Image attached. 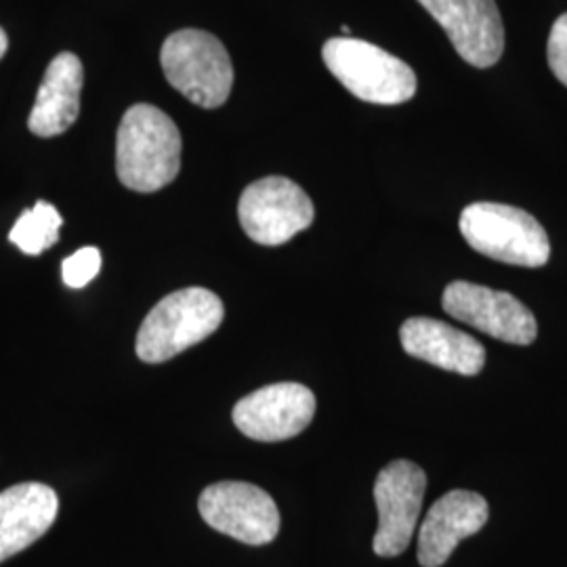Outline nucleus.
<instances>
[{
  "mask_svg": "<svg viewBox=\"0 0 567 567\" xmlns=\"http://www.w3.org/2000/svg\"><path fill=\"white\" fill-rule=\"evenodd\" d=\"M221 299L200 286L171 292L145 316L137 332V355L145 364H163L208 339L221 322Z\"/></svg>",
  "mask_w": 567,
  "mask_h": 567,
  "instance_id": "obj_2",
  "label": "nucleus"
},
{
  "mask_svg": "<svg viewBox=\"0 0 567 567\" xmlns=\"http://www.w3.org/2000/svg\"><path fill=\"white\" fill-rule=\"evenodd\" d=\"M58 511L60 498L44 484H18L0 492V564L42 538Z\"/></svg>",
  "mask_w": 567,
  "mask_h": 567,
  "instance_id": "obj_14",
  "label": "nucleus"
},
{
  "mask_svg": "<svg viewBox=\"0 0 567 567\" xmlns=\"http://www.w3.org/2000/svg\"><path fill=\"white\" fill-rule=\"evenodd\" d=\"M198 508L213 529L250 547L269 545L280 532V511L274 498L252 484H213L200 494Z\"/></svg>",
  "mask_w": 567,
  "mask_h": 567,
  "instance_id": "obj_7",
  "label": "nucleus"
},
{
  "mask_svg": "<svg viewBox=\"0 0 567 567\" xmlns=\"http://www.w3.org/2000/svg\"><path fill=\"white\" fill-rule=\"evenodd\" d=\"M164 76L185 100L213 110L227 102L234 65L224 42L204 30H179L161 51Z\"/></svg>",
  "mask_w": 567,
  "mask_h": 567,
  "instance_id": "obj_5",
  "label": "nucleus"
},
{
  "mask_svg": "<svg viewBox=\"0 0 567 567\" xmlns=\"http://www.w3.org/2000/svg\"><path fill=\"white\" fill-rule=\"evenodd\" d=\"M447 316L503 343L532 344L538 334L534 313L517 297L471 282L447 284L442 297Z\"/></svg>",
  "mask_w": 567,
  "mask_h": 567,
  "instance_id": "obj_9",
  "label": "nucleus"
},
{
  "mask_svg": "<svg viewBox=\"0 0 567 567\" xmlns=\"http://www.w3.org/2000/svg\"><path fill=\"white\" fill-rule=\"evenodd\" d=\"M425 487V471L410 461H393L379 473L374 484L379 508L374 553L379 557H398L408 548L419 526Z\"/></svg>",
  "mask_w": 567,
  "mask_h": 567,
  "instance_id": "obj_8",
  "label": "nucleus"
},
{
  "mask_svg": "<svg viewBox=\"0 0 567 567\" xmlns=\"http://www.w3.org/2000/svg\"><path fill=\"white\" fill-rule=\"evenodd\" d=\"M326 68L358 100L400 105L416 93V74L405 61L360 39H330L322 47Z\"/></svg>",
  "mask_w": 567,
  "mask_h": 567,
  "instance_id": "obj_3",
  "label": "nucleus"
},
{
  "mask_svg": "<svg viewBox=\"0 0 567 567\" xmlns=\"http://www.w3.org/2000/svg\"><path fill=\"white\" fill-rule=\"evenodd\" d=\"M7 49H9V39H7V34H4V30L0 28V60L4 58Z\"/></svg>",
  "mask_w": 567,
  "mask_h": 567,
  "instance_id": "obj_19",
  "label": "nucleus"
},
{
  "mask_svg": "<svg viewBox=\"0 0 567 567\" xmlns=\"http://www.w3.org/2000/svg\"><path fill=\"white\" fill-rule=\"evenodd\" d=\"M182 133L163 110L137 103L122 116L116 137V173L124 187L152 194L175 182L182 168Z\"/></svg>",
  "mask_w": 567,
  "mask_h": 567,
  "instance_id": "obj_1",
  "label": "nucleus"
},
{
  "mask_svg": "<svg viewBox=\"0 0 567 567\" xmlns=\"http://www.w3.org/2000/svg\"><path fill=\"white\" fill-rule=\"evenodd\" d=\"M238 217L252 243L280 246L313 224L316 210L297 183L286 177H265L244 189Z\"/></svg>",
  "mask_w": 567,
  "mask_h": 567,
  "instance_id": "obj_6",
  "label": "nucleus"
},
{
  "mask_svg": "<svg viewBox=\"0 0 567 567\" xmlns=\"http://www.w3.org/2000/svg\"><path fill=\"white\" fill-rule=\"evenodd\" d=\"M458 225L466 244L494 261L534 269L547 265L550 259L545 227L517 206L468 204Z\"/></svg>",
  "mask_w": 567,
  "mask_h": 567,
  "instance_id": "obj_4",
  "label": "nucleus"
},
{
  "mask_svg": "<svg viewBox=\"0 0 567 567\" xmlns=\"http://www.w3.org/2000/svg\"><path fill=\"white\" fill-rule=\"evenodd\" d=\"M63 219L60 210L49 203H37L34 208L21 213L18 224L13 225L9 240L25 255H41L47 248L60 240Z\"/></svg>",
  "mask_w": 567,
  "mask_h": 567,
  "instance_id": "obj_16",
  "label": "nucleus"
},
{
  "mask_svg": "<svg viewBox=\"0 0 567 567\" xmlns=\"http://www.w3.org/2000/svg\"><path fill=\"white\" fill-rule=\"evenodd\" d=\"M456 53L475 68H492L505 51V25L494 0H419Z\"/></svg>",
  "mask_w": 567,
  "mask_h": 567,
  "instance_id": "obj_11",
  "label": "nucleus"
},
{
  "mask_svg": "<svg viewBox=\"0 0 567 567\" xmlns=\"http://www.w3.org/2000/svg\"><path fill=\"white\" fill-rule=\"evenodd\" d=\"M100 269H102L100 248L84 246L63 261L61 276H63V282L68 284L70 288H84L86 284L97 278Z\"/></svg>",
  "mask_w": 567,
  "mask_h": 567,
  "instance_id": "obj_17",
  "label": "nucleus"
},
{
  "mask_svg": "<svg viewBox=\"0 0 567 567\" xmlns=\"http://www.w3.org/2000/svg\"><path fill=\"white\" fill-rule=\"evenodd\" d=\"M400 341L408 355L463 377H475L486 365L484 344L440 320H405L400 328Z\"/></svg>",
  "mask_w": 567,
  "mask_h": 567,
  "instance_id": "obj_13",
  "label": "nucleus"
},
{
  "mask_svg": "<svg viewBox=\"0 0 567 567\" xmlns=\"http://www.w3.org/2000/svg\"><path fill=\"white\" fill-rule=\"evenodd\" d=\"M316 414V395L299 383H276L234 405V423L255 442H284L303 433Z\"/></svg>",
  "mask_w": 567,
  "mask_h": 567,
  "instance_id": "obj_10",
  "label": "nucleus"
},
{
  "mask_svg": "<svg viewBox=\"0 0 567 567\" xmlns=\"http://www.w3.org/2000/svg\"><path fill=\"white\" fill-rule=\"evenodd\" d=\"M547 58L557 81L567 86V13H564L550 28Z\"/></svg>",
  "mask_w": 567,
  "mask_h": 567,
  "instance_id": "obj_18",
  "label": "nucleus"
},
{
  "mask_svg": "<svg viewBox=\"0 0 567 567\" xmlns=\"http://www.w3.org/2000/svg\"><path fill=\"white\" fill-rule=\"evenodd\" d=\"M82 84V61L74 53H60L42 76L28 128L39 137H58L65 133L79 118Z\"/></svg>",
  "mask_w": 567,
  "mask_h": 567,
  "instance_id": "obj_15",
  "label": "nucleus"
},
{
  "mask_svg": "<svg viewBox=\"0 0 567 567\" xmlns=\"http://www.w3.org/2000/svg\"><path fill=\"white\" fill-rule=\"evenodd\" d=\"M486 498L468 489H452L429 508L419 532V564L440 567L454 548L486 526Z\"/></svg>",
  "mask_w": 567,
  "mask_h": 567,
  "instance_id": "obj_12",
  "label": "nucleus"
}]
</instances>
